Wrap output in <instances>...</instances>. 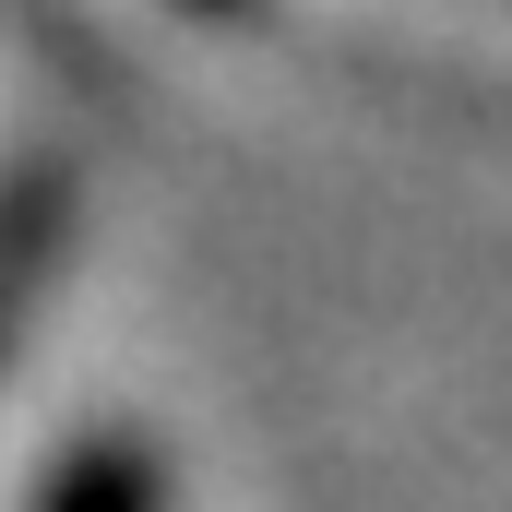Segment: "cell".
I'll use <instances>...</instances> for the list:
<instances>
[{
    "label": "cell",
    "instance_id": "1",
    "mask_svg": "<svg viewBox=\"0 0 512 512\" xmlns=\"http://www.w3.org/2000/svg\"><path fill=\"white\" fill-rule=\"evenodd\" d=\"M167 453L155 441H131V429H96V441H72L48 477H36V501L24 512H167Z\"/></svg>",
    "mask_w": 512,
    "mask_h": 512
},
{
    "label": "cell",
    "instance_id": "2",
    "mask_svg": "<svg viewBox=\"0 0 512 512\" xmlns=\"http://www.w3.org/2000/svg\"><path fill=\"white\" fill-rule=\"evenodd\" d=\"M191 12H251V0H191Z\"/></svg>",
    "mask_w": 512,
    "mask_h": 512
}]
</instances>
